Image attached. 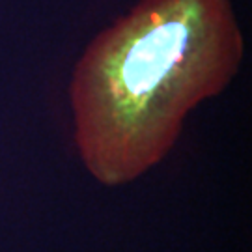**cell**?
Returning a JSON list of instances; mask_svg holds the SVG:
<instances>
[{
  "label": "cell",
  "mask_w": 252,
  "mask_h": 252,
  "mask_svg": "<svg viewBox=\"0 0 252 252\" xmlns=\"http://www.w3.org/2000/svg\"><path fill=\"white\" fill-rule=\"evenodd\" d=\"M245 39L230 0H140L90 41L69 99L75 144L118 187L170 153L183 122L237 73Z\"/></svg>",
  "instance_id": "6da1fadb"
}]
</instances>
